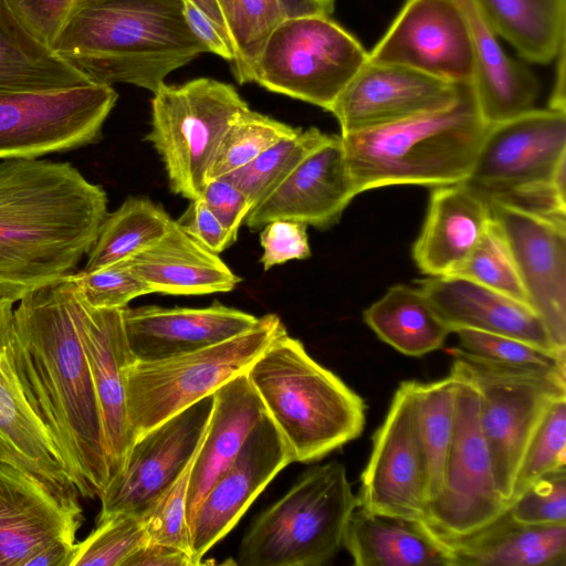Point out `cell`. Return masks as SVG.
<instances>
[{"label": "cell", "mask_w": 566, "mask_h": 566, "mask_svg": "<svg viewBox=\"0 0 566 566\" xmlns=\"http://www.w3.org/2000/svg\"><path fill=\"white\" fill-rule=\"evenodd\" d=\"M72 285L74 317L99 405L111 481L123 470L134 443L127 413V371L136 360L126 339L123 308L93 307Z\"/></svg>", "instance_id": "obj_20"}, {"label": "cell", "mask_w": 566, "mask_h": 566, "mask_svg": "<svg viewBox=\"0 0 566 566\" xmlns=\"http://www.w3.org/2000/svg\"><path fill=\"white\" fill-rule=\"evenodd\" d=\"M186 22L193 35L206 48L207 52L233 61V51L229 40L220 28L189 0H182Z\"/></svg>", "instance_id": "obj_50"}, {"label": "cell", "mask_w": 566, "mask_h": 566, "mask_svg": "<svg viewBox=\"0 0 566 566\" xmlns=\"http://www.w3.org/2000/svg\"><path fill=\"white\" fill-rule=\"evenodd\" d=\"M171 220L161 206L148 198H126L105 216L82 271L91 272L139 254L164 237Z\"/></svg>", "instance_id": "obj_35"}, {"label": "cell", "mask_w": 566, "mask_h": 566, "mask_svg": "<svg viewBox=\"0 0 566 566\" xmlns=\"http://www.w3.org/2000/svg\"><path fill=\"white\" fill-rule=\"evenodd\" d=\"M363 318L379 339L411 357L440 349L452 333L426 294L406 284L389 287Z\"/></svg>", "instance_id": "obj_33"}, {"label": "cell", "mask_w": 566, "mask_h": 566, "mask_svg": "<svg viewBox=\"0 0 566 566\" xmlns=\"http://www.w3.org/2000/svg\"><path fill=\"white\" fill-rule=\"evenodd\" d=\"M82 507L67 504L0 460V566H24L54 541L75 542Z\"/></svg>", "instance_id": "obj_23"}, {"label": "cell", "mask_w": 566, "mask_h": 566, "mask_svg": "<svg viewBox=\"0 0 566 566\" xmlns=\"http://www.w3.org/2000/svg\"><path fill=\"white\" fill-rule=\"evenodd\" d=\"M24 293L0 285V359L7 354L14 333V304Z\"/></svg>", "instance_id": "obj_52"}, {"label": "cell", "mask_w": 566, "mask_h": 566, "mask_svg": "<svg viewBox=\"0 0 566 566\" xmlns=\"http://www.w3.org/2000/svg\"><path fill=\"white\" fill-rule=\"evenodd\" d=\"M76 542L54 541L33 553L24 566H72Z\"/></svg>", "instance_id": "obj_53"}, {"label": "cell", "mask_w": 566, "mask_h": 566, "mask_svg": "<svg viewBox=\"0 0 566 566\" xmlns=\"http://www.w3.org/2000/svg\"><path fill=\"white\" fill-rule=\"evenodd\" d=\"M107 202L103 187L70 163H0V285L25 294L74 273Z\"/></svg>", "instance_id": "obj_2"}, {"label": "cell", "mask_w": 566, "mask_h": 566, "mask_svg": "<svg viewBox=\"0 0 566 566\" xmlns=\"http://www.w3.org/2000/svg\"><path fill=\"white\" fill-rule=\"evenodd\" d=\"M307 227L294 220H273L261 229L260 243L263 254L260 259L263 269L292 260H304L311 256Z\"/></svg>", "instance_id": "obj_46"}, {"label": "cell", "mask_w": 566, "mask_h": 566, "mask_svg": "<svg viewBox=\"0 0 566 566\" xmlns=\"http://www.w3.org/2000/svg\"><path fill=\"white\" fill-rule=\"evenodd\" d=\"M439 535V534H438ZM454 566H565L566 523L531 525L505 511L478 532L443 537Z\"/></svg>", "instance_id": "obj_31"}, {"label": "cell", "mask_w": 566, "mask_h": 566, "mask_svg": "<svg viewBox=\"0 0 566 566\" xmlns=\"http://www.w3.org/2000/svg\"><path fill=\"white\" fill-rule=\"evenodd\" d=\"M467 18L473 53L472 87L484 122L490 126L518 116L538 98L541 83L523 62L511 57L474 0H457Z\"/></svg>", "instance_id": "obj_28"}, {"label": "cell", "mask_w": 566, "mask_h": 566, "mask_svg": "<svg viewBox=\"0 0 566 566\" xmlns=\"http://www.w3.org/2000/svg\"><path fill=\"white\" fill-rule=\"evenodd\" d=\"M492 220L488 197L467 181L436 187L412 259L428 276L457 275Z\"/></svg>", "instance_id": "obj_24"}, {"label": "cell", "mask_w": 566, "mask_h": 566, "mask_svg": "<svg viewBox=\"0 0 566 566\" xmlns=\"http://www.w3.org/2000/svg\"><path fill=\"white\" fill-rule=\"evenodd\" d=\"M212 396V410L190 470L189 525L209 489L232 463L254 426L266 413L247 371L230 379Z\"/></svg>", "instance_id": "obj_27"}, {"label": "cell", "mask_w": 566, "mask_h": 566, "mask_svg": "<svg viewBox=\"0 0 566 566\" xmlns=\"http://www.w3.org/2000/svg\"><path fill=\"white\" fill-rule=\"evenodd\" d=\"M200 563L189 553L148 542L136 549L123 566H198Z\"/></svg>", "instance_id": "obj_51"}, {"label": "cell", "mask_w": 566, "mask_h": 566, "mask_svg": "<svg viewBox=\"0 0 566 566\" xmlns=\"http://www.w3.org/2000/svg\"><path fill=\"white\" fill-rule=\"evenodd\" d=\"M457 275L527 304L512 253L493 217L479 244Z\"/></svg>", "instance_id": "obj_42"}, {"label": "cell", "mask_w": 566, "mask_h": 566, "mask_svg": "<svg viewBox=\"0 0 566 566\" xmlns=\"http://www.w3.org/2000/svg\"><path fill=\"white\" fill-rule=\"evenodd\" d=\"M297 130L250 107L244 109L231 122L221 140L209 171V180L243 167L276 142Z\"/></svg>", "instance_id": "obj_38"}, {"label": "cell", "mask_w": 566, "mask_h": 566, "mask_svg": "<svg viewBox=\"0 0 566 566\" xmlns=\"http://www.w3.org/2000/svg\"><path fill=\"white\" fill-rule=\"evenodd\" d=\"M212 403L213 396H207L134 441L123 470L99 496L96 522L118 513H146L195 457Z\"/></svg>", "instance_id": "obj_15"}, {"label": "cell", "mask_w": 566, "mask_h": 566, "mask_svg": "<svg viewBox=\"0 0 566 566\" xmlns=\"http://www.w3.org/2000/svg\"><path fill=\"white\" fill-rule=\"evenodd\" d=\"M285 326L275 314L249 331L192 353L134 361L127 371V413L134 441L245 373Z\"/></svg>", "instance_id": "obj_8"}, {"label": "cell", "mask_w": 566, "mask_h": 566, "mask_svg": "<svg viewBox=\"0 0 566 566\" xmlns=\"http://www.w3.org/2000/svg\"><path fill=\"white\" fill-rule=\"evenodd\" d=\"M74 0H6L19 22L46 48L53 44Z\"/></svg>", "instance_id": "obj_47"}, {"label": "cell", "mask_w": 566, "mask_h": 566, "mask_svg": "<svg viewBox=\"0 0 566 566\" xmlns=\"http://www.w3.org/2000/svg\"><path fill=\"white\" fill-rule=\"evenodd\" d=\"M78 295L96 308H124L151 289L134 271L127 260L91 271L71 274Z\"/></svg>", "instance_id": "obj_43"}, {"label": "cell", "mask_w": 566, "mask_h": 566, "mask_svg": "<svg viewBox=\"0 0 566 566\" xmlns=\"http://www.w3.org/2000/svg\"><path fill=\"white\" fill-rule=\"evenodd\" d=\"M193 6H196L200 11H202L207 17H209L223 32L226 38L229 40L226 19L221 9V6L218 0H189ZM230 42V41H229Z\"/></svg>", "instance_id": "obj_55"}, {"label": "cell", "mask_w": 566, "mask_h": 566, "mask_svg": "<svg viewBox=\"0 0 566 566\" xmlns=\"http://www.w3.org/2000/svg\"><path fill=\"white\" fill-rule=\"evenodd\" d=\"M247 374L294 462L317 461L357 439L365 428V400L287 332Z\"/></svg>", "instance_id": "obj_5"}, {"label": "cell", "mask_w": 566, "mask_h": 566, "mask_svg": "<svg viewBox=\"0 0 566 566\" xmlns=\"http://www.w3.org/2000/svg\"><path fill=\"white\" fill-rule=\"evenodd\" d=\"M153 94L146 139L164 163L171 191L198 199L228 127L249 105L231 84L207 77L164 83Z\"/></svg>", "instance_id": "obj_9"}, {"label": "cell", "mask_w": 566, "mask_h": 566, "mask_svg": "<svg viewBox=\"0 0 566 566\" xmlns=\"http://www.w3.org/2000/svg\"><path fill=\"white\" fill-rule=\"evenodd\" d=\"M118 94L109 85L0 93V159H34L96 144Z\"/></svg>", "instance_id": "obj_12"}, {"label": "cell", "mask_w": 566, "mask_h": 566, "mask_svg": "<svg viewBox=\"0 0 566 566\" xmlns=\"http://www.w3.org/2000/svg\"><path fill=\"white\" fill-rule=\"evenodd\" d=\"M136 361L166 359L213 346L252 328V314L219 302L202 308L145 305L122 310Z\"/></svg>", "instance_id": "obj_22"}, {"label": "cell", "mask_w": 566, "mask_h": 566, "mask_svg": "<svg viewBox=\"0 0 566 566\" xmlns=\"http://www.w3.org/2000/svg\"><path fill=\"white\" fill-rule=\"evenodd\" d=\"M52 50L93 84L153 93L207 52L186 22L182 0H74Z\"/></svg>", "instance_id": "obj_3"}, {"label": "cell", "mask_w": 566, "mask_h": 566, "mask_svg": "<svg viewBox=\"0 0 566 566\" xmlns=\"http://www.w3.org/2000/svg\"><path fill=\"white\" fill-rule=\"evenodd\" d=\"M489 201L512 253L527 304L544 323L554 345L566 350V218L495 199Z\"/></svg>", "instance_id": "obj_16"}, {"label": "cell", "mask_w": 566, "mask_h": 566, "mask_svg": "<svg viewBox=\"0 0 566 566\" xmlns=\"http://www.w3.org/2000/svg\"><path fill=\"white\" fill-rule=\"evenodd\" d=\"M343 547L356 566H454L450 548L426 521L360 507L347 523Z\"/></svg>", "instance_id": "obj_29"}, {"label": "cell", "mask_w": 566, "mask_h": 566, "mask_svg": "<svg viewBox=\"0 0 566 566\" xmlns=\"http://www.w3.org/2000/svg\"><path fill=\"white\" fill-rule=\"evenodd\" d=\"M237 240L238 231L252 209L247 196L226 177L210 179L199 197Z\"/></svg>", "instance_id": "obj_48"}, {"label": "cell", "mask_w": 566, "mask_h": 566, "mask_svg": "<svg viewBox=\"0 0 566 566\" xmlns=\"http://www.w3.org/2000/svg\"><path fill=\"white\" fill-rule=\"evenodd\" d=\"M413 385L415 380L399 385L373 436L357 499L358 507L369 513L426 521V465Z\"/></svg>", "instance_id": "obj_14"}, {"label": "cell", "mask_w": 566, "mask_h": 566, "mask_svg": "<svg viewBox=\"0 0 566 566\" xmlns=\"http://www.w3.org/2000/svg\"><path fill=\"white\" fill-rule=\"evenodd\" d=\"M153 293L203 295L229 292L241 282L219 258L171 220L164 237L128 259Z\"/></svg>", "instance_id": "obj_30"}, {"label": "cell", "mask_w": 566, "mask_h": 566, "mask_svg": "<svg viewBox=\"0 0 566 566\" xmlns=\"http://www.w3.org/2000/svg\"><path fill=\"white\" fill-rule=\"evenodd\" d=\"M356 196L342 138L327 135L250 210L244 221L253 231L280 219L327 229L339 221Z\"/></svg>", "instance_id": "obj_21"}, {"label": "cell", "mask_w": 566, "mask_h": 566, "mask_svg": "<svg viewBox=\"0 0 566 566\" xmlns=\"http://www.w3.org/2000/svg\"><path fill=\"white\" fill-rule=\"evenodd\" d=\"M463 85L403 65L367 60L328 112L345 135L446 108L455 102Z\"/></svg>", "instance_id": "obj_19"}, {"label": "cell", "mask_w": 566, "mask_h": 566, "mask_svg": "<svg viewBox=\"0 0 566 566\" xmlns=\"http://www.w3.org/2000/svg\"><path fill=\"white\" fill-rule=\"evenodd\" d=\"M556 76L551 94L548 107L566 112L565 103V46L556 56Z\"/></svg>", "instance_id": "obj_54"}, {"label": "cell", "mask_w": 566, "mask_h": 566, "mask_svg": "<svg viewBox=\"0 0 566 566\" xmlns=\"http://www.w3.org/2000/svg\"><path fill=\"white\" fill-rule=\"evenodd\" d=\"M488 128L470 83L446 108L340 138L358 195L394 185L467 181Z\"/></svg>", "instance_id": "obj_4"}, {"label": "cell", "mask_w": 566, "mask_h": 566, "mask_svg": "<svg viewBox=\"0 0 566 566\" xmlns=\"http://www.w3.org/2000/svg\"><path fill=\"white\" fill-rule=\"evenodd\" d=\"M457 377L455 423L443 486L427 506L426 522L443 537H463L485 527L507 509L493 473L490 451L480 420L474 386Z\"/></svg>", "instance_id": "obj_13"}, {"label": "cell", "mask_w": 566, "mask_h": 566, "mask_svg": "<svg viewBox=\"0 0 566 566\" xmlns=\"http://www.w3.org/2000/svg\"><path fill=\"white\" fill-rule=\"evenodd\" d=\"M566 112L532 108L490 125L467 182L489 199L566 218Z\"/></svg>", "instance_id": "obj_7"}, {"label": "cell", "mask_w": 566, "mask_h": 566, "mask_svg": "<svg viewBox=\"0 0 566 566\" xmlns=\"http://www.w3.org/2000/svg\"><path fill=\"white\" fill-rule=\"evenodd\" d=\"M460 348L490 363L566 377V353L544 349L506 335L457 328Z\"/></svg>", "instance_id": "obj_39"}, {"label": "cell", "mask_w": 566, "mask_h": 566, "mask_svg": "<svg viewBox=\"0 0 566 566\" xmlns=\"http://www.w3.org/2000/svg\"><path fill=\"white\" fill-rule=\"evenodd\" d=\"M148 542L142 516L113 514L97 521L92 533L75 543L72 566H123L136 549Z\"/></svg>", "instance_id": "obj_41"}, {"label": "cell", "mask_w": 566, "mask_h": 566, "mask_svg": "<svg viewBox=\"0 0 566 566\" xmlns=\"http://www.w3.org/2000/svg\"><path fill=\"white\" fill-rule=\"evenodd\" d=\"M507 514L531 525L566 523V469L549 473L513 500Z\"/></svg>", "instance_id": "obj_45"}, {"label": "cell", "mask_w": 566, "mask_h": 566, "mask_svg": "<svg viewBox=\"0 0 566 566\" xmlns=\"http://www.w3.org/2000/svg\"><path fill=\"white\" fill-rule=\"evenodd\" d=\"M175 221L192 239L217 254L237 241L200 198L190 200Z\"/></svg>", "instance_id": "obj_49"}, {"label": "cell", "mask_w": 566, "mask_h": 566, "mask_svg": "<svg viewBox=\"0 0 566 566\" xmlns=\"http://www.w3.org/2000/svg\"><path fill=\"white\" fill-rule=\"evenodd\" d=\"M10 347L0 359V460L35 480L61 501L80 506V493L57 448L24 397Z\"/></svg>", "instance_id": "obj_26"}, {"label": "cell", "mask_w": 566, "mask_h": 566, "mask_svg": "<svg viewBox=\"0 0 566 566\" xmlns=\"http://www.w3.org/2000/svg\"><path fill=\"white\" fill-rule=\"evenodd\" d=\"M70 275L21 297L10 350L24 397L51 436L80 495L99 499L109 482L107 453L95 386L74 317Z\"/></svg>", "instance_id": "obj_1"}, {"label": "cell", "mask_w": 566, "mask_h": 566, "mask_svg": "<svg viewBox=\"0 0 566 566\" xmlns=\"http://www.w3.org/2000/svg\"><path fill=\"white\" fill-rule=\"evenodd\" d=\"M358 507L345 467H313L262 512L239 546L241 566H322L343 547L347 523Z\"/></svg>", "instance_id": "obj_6"}, {"label": "cell", "mask_w": 566, "mask_h": 566, "mask_svg": "<svg viewBox=\"0 0 566 566\" xmlns=\"http://www.w3.org/2000/svg\"><path fill=\"white\" fill-rule=\"evenodd\" d=\"M193 458L179 478L142 516L149 542L176 547L190 555L192 551L187 521V492Z\"/></svg>", "instance_id": "obj_44"}, {"label": "cell", "mask_w": 566, "mask_h": 566, "mask_svg": "<svg viewBox=\"0 0 566 566\" xmlns=\"http://www.w3.org/2000/svg\"><path fill=\"white\" fill-rule=\"evenodd\" d=\"M457 377L449 373L431 382L415 380L418 430L426 465L427 506L443 486L446 463L455 423Z\"/></svg>", "instance_id": "obj_36"}, {"label": "cell", "mask_w": 566, "mask_h": 566, "mask_svg": "<svg viewBox=\"0 0 566 566\" xmlns=\"http://www.w3.org/2000/svg\"><path fill=\"white\" fill-rule=\"evenodd\" d=\"M220 6H221V9H222V4L227 1V0H218Z\"/></svg>", "instance_id": "obj_56"}, {"label": "cell", "mask_w": 566, "mask_h": 566, "mask_svg": "<svg viewBox=\"0 0 566 566\" xmlns=\"http://www.w3.org/2000/svg\"><path fill=\"white\" fill-rule=\"evenodd\" d=\"M499 38L526 62L548 64L565 46L566 0H474Z\"/></svg>", "instance_id": "obj_34"}, {"label": "cell", "mask_w": 566, "mask_h": 566, "mask_svg": "<svg viewBox=\"0 0 566 566\" xmlns=\"http://www.w3.org/2000/svg\"><path fill=\"white\" fill-rule=\"evenodd\" d=\"M450 354V370L478 391L496 488L509 506L525 450L551 403L566 396V377L496 365L460 347Z\"/></svg>", "instance_id": "obj_11"}, {"label": "cell", "mask_w": 566, "mask_h": 566, "mask_svg": "<svg viewBox=\"0 0 566 566\" xmlns=\"http://www.w3.org/2000/svg\"><path fill=\"white\" fill-rule=\"evenodd\" d=\"M564 469L566 396L551 403L534 432L522 458L510 503L541 478Z\"/></svg>", "instance_id": "obj_40"}, {"label": "cell", "mask_w": 566, "mask_h": 566, "mask_svg": "<svg viewBox=\"0 0 566 566\" xmlns=\"http://www.w3.org/2000/svg\"><path fill=\"white\" fill-rule=\"evenodd\" d=\"M291 462L292 452L266 412L209 489L189 525L192 555L200 564L205 554L237 525L256 496Z\"/></svg>", "instance_id": "obj_18"}, {"label": "cell", "mask_w": 566, "mask_h": 566, "mask_svg": "<svg viewBox=\"0 0 566 566\" xmlns=\"http://www.w3.org/2000/svg\"><path fill=\"white\" fill-rule=\"evenodd\" d=\"M367 60L363 44L331 17L302 15L271 31L251 82L328 112Z\"/></svg>", "instance_id": "obj_10"}, {"label": "cell", "mask_w": 566, "mask_h": 566, "mask_svg": "<svg viewBox=\"0 0 566 566\" xmlns=\"http://www.w3.org/2000/svg\"><path fill=\"white\" fill-rule=\"evenodd\" d=\"M418 287L451 332L478 329L566 353L554 345L544 323L526 303L461 275L429 276L419 281Z\"/></svg>", "instance_id": "obj_25"}, {"label": "cell", "mask_w": 566, "mask_h": 566, "mask_svg": "<svg viewBox=\"0 0 566 566\" xmlns=\"http://www.w3.org/2000/svg\"><path fill=\"white\" fill-rule=\"evenodd\" d=\"M93 84L40 43L0 0V93L55 91Z\"/></svg>", "instance_id": "obj_32"}, {"label": "cell", "mask_w": 566, "mask_h": 566, "mask_svg": "<svg viewBox=\"0 0 566 566\" xmlns=\"http://www.w3.org/2000/svg\"><path fill=\"white\" fill-rule=\"evenodd\" d=\"M327 134L316 127L301 129L261 153L243 167L223 176L249 199L252 208L261 202Z\"/></svg>", "instance_id": "obj_37"}, {"label": "cell", "mask_w": 566, "mask_h": 566, "mask_svg": "<svg viewBox=\"0 0 566 566\" xmlns=\"http://www.w3.org/2000/svg\"><path fill=\"white\" fill-rule=\"evenodd\" d=\"M368 60L403 65L453 83H472L471 34L460 3L406 0L368 52Z\"/></svg>", "instance_id": "obj_17"}]
</instances>
